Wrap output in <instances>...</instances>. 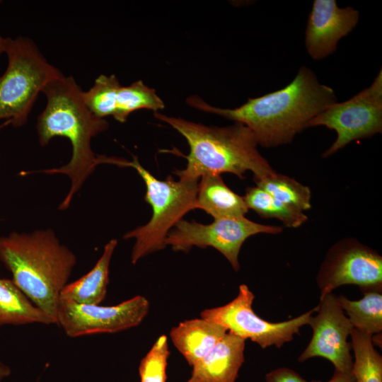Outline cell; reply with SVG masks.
<instances>
[{
    "mask_svg": "<svg viewBox=\"0 0 382 382\" xmlns=\"http://www.w3.org/2000/svg\"><path fill=\"white\" fill-rule=\"evenodd\" d=\"M186 102L199 110L245 125L258 144L274 147L291 142L310 120L337 102V98L332 88L320 83L314 72L303 66L286 86L248 98L234 109L212 106L197 96L187 98Z\"/></svg>",
    "mask_w": 382,
    "mask_h": 382,
    "instance_id": "1",
    "label": "cell"
},
{
    "mask_svg": "<svg viewBox=\"0 0 382 382\" xmlns=\"http://www.w3.org/2000/svg\"><path fill=\"white\" fill-rule=\"evenodd\" d=\"M83 91L72 76L64 74L50 81L42 93L46 106L37 119L36 129L42 146L56 137L67 138L72 147L70 161L64 166L45 169L47 174H64L71 181L69 192L59 206L65 210L74 195L89 175L101 163L129 167V161L116 157L96 155L91 149V139L108 128L104 118L94 115L83 99Z\"/></svg>",
    "mask_w": 382,
    "mask_h": 382,
    "instance_id": "2",
    "label": "cell"
},
{
    "mask_svg": "<svg viewBox=\"0 0 382 382\" xmlns=\"http://www.w3.org/2000/svg\"><path fill=\"white\" fill-rule=\"evenodd\" d=\"M77 259L51 228L0 236V262L12 281L57 324V304Z\"/></svg>",
    "mask_w": 382,
    "mask_h": 382,
    "instance_id": "3",
    "label": "cell"
},
{
    "mask_svg": "<svg viewBox=\"0 0 382 382\" xmlns=\"http://www.w3.org/2000/svg\"><path fill=\"white\" fill-rule=\"evenodd\" d=\"M154 116L170 125L188 143L190 153L185 156L187 165L174 173L179 179L198 180L204 175L228 173L243 180L250 170L255 181L275 172L259 153L253 132L242 123L206 126L158 112H154Z\"/></svg>",
    "mask_w": 382,
    "mask_h": 382,
    "instance_id": "4",
    "label": "cell"
},
{
    "mask_svg": "<svg viewBox=\"0 0 382 382\" xmlns=\"http://www.w3.org/2000/svg\"><path fill=\"white\" fill-rule=\"evenodd\" d=\"M129 167L143 179L146 188L144 199L152 209L148 223L123 236L124 239H135L131 261L136 264L143 257L163 249L170 229L188 212L196 209L198 180L176 181L171 176L159 180L139 163L137 156L129 161Z\"/></svg>",
    "mask_w": 382,
    "mask_h": 382,
    "instance_id": "5",
    "label": "cell"
},
{
    "mask_svg": "<svg viewBox=\"0 0 382 382\" xmlns=\"http://www.w3.org/2000/svg\"><path fill=\"white\" fill-rule=\"evenodd\" d=\"M8 64L0 76V120L24 125L38 95L51 80L63 74L51 64L27 37H6Z\"/></svg>",
    "mask_w": 382,
    "mask_h": 382,
    "instance_id": "6",
    "label": "cell"
},
{
    "mask_svg": "<svg viewBox=\"0 0 382 382\" xmlns=\"http://www.w3.org/2000/svg\"><path fill=\"white\" fill-rule=\"evenodd\" d=\"M254 294L245 284H241L238 293L229 303L208 308L200 313L201 318L216 323L228 332L245 340L250 339L262 348L275 346L277 348L300 335V329L308 325L317 306L289 320L272 323L257 316L252 308Z\"/></svg>",
    "mask_w": 382,
    "mask_h": 382,
    "instance_id": "7",
    "label": "cell"
},
{
    "mask_svg": "<svg viewBox=\"0 0 382 382\" xmlns=\"http://www.w3.org/2000/svg\"><path fill=\"white\" fill-rule=\"evenodd\" d=\"M325 126L337 139L322 157L336 153L352 141L382 132V70L371 85L350 99L328 106L307 124L306 128Z\"/></svg>",
    "mask_w": 382,
    "mask_h": 382,
    "instance_id": "8",
    "label": "cell"
},
{
    "mask_svg": "<svg viewBox=\"0 0 382 382\" xmlns=\"http://www.w3.org/2000/svg\"><path fill=\"white\" fill-rule=\"evenodd\" d=\"M280 226L254 222L243 216L215 219L209 224L181 219L169 232L166 245L175 251L188 252L193 246L212 247L219 251L237 272L238 255L245 241L257 233L277 234Z\"/></svg>",
    "mask_w": 382,
    "mask_h": 382,
    "instance_id": "9",
    "label": "cell"
},
{
    "mask_svg": "<svg viewBox=\"0 0 382 382\" xmlns=\"http://www.w3.org/2000/svg\"><path fill=\"white\" fill-rule=\"evenodd\" d=\"M322 297L345 284L362 292L382 291V257L353 238L342 239L328 250L316 276Z\"/></svg>",
    "mask_w": 382,
    "mask_h": 382,
    "instance_id": "10",
    "label": "cell"
},
{
    "mask_svg": "<svg viewBox=\"0 0 382 382\" xmlns=\"http://www.w3.org/2000/svg\"><path fill=\"white\" fill-rule=\"evenodd\" d=\"M149 308V303L142 296L111 306L81 304L59 299L57 325L70 337L115 333L140 324Z\"/></svg>",
    "mask_w": 382,
    "mask_h": 382,
    "instance_id": "11",
    "label": "cell"
},
{
    "mask_svg": "<svg viewBox=\"0 0 382 382\" xmlns=\"http://www.w3.org/2000/svg\"><path fill=\"white\" fill-rule=\"evenodd\" d=\"M317 312L308 323L313 330L312 337L298 361L323 357L333 364L335 371L351 374L353 358L347 337L354 327L340 307L337 296L330 293L320 297Z\"/></svg>",
    "mask_w": 382,
    "mask_h": 382,
    "instance_id": "12",
    "label": "cell"
},
{
    "mask_svg": "<svg viewBox=\"0 0 382 382\" xmlns=\"http://www.w3.org/2000/svg\"><path fill=\"white\" fill-rule=\"evenodd\" d=\"M83 98L89 110L96 116L104 119L112 116L121 123L125 122L132 112L140 109L155 112L165 108L156 91L146 86L141 80L123 86L114 74L98 76L92 87L83 91Z\"/></svg>",
    "mask_w": 382,
    "mask_h": 382,
    "instance_id": "13",
    "label": "cell"
},
{
    "mask_svg": "<svg viewBox=\"0 0 382 382\" xmlns=\"http://www.w3.org/2000/svg\"><path fill=\"white\" fill-rule=\"evenodd\" d=\"M359 18L353 7L340 8L335 0H315L305 32L310 57L320 60L334 53L339 40L356 27Z\"/></svg>",
    "mask_w": 382,
    "mask_h": 382,
    "instance_id": "14",
    "label": "cell"
},
{
    "mask_svg": "<svg viewBox=\"0 0 382 382\" xmlns=\"http://www.w3.org/2000/svg\"><path fill=\"white\" fill-rule=\"evenodd\" d=\"M245 340L227 332L194 364L187 382H235L244 361Z\"/></svg>",
    "mask_w": 382,
    "mask_h": 382,
    "instance_id": "15",
    "label": "cell"
},
{
    "mask_svg": "<svg viewBox=\"0 0 382 382\" xmlns=\"http://www.w3.org/2000/svg\"><path fill=\"white\" fill-rule=\"evenodd\" d=\"M223 326L203 318L186 320L173 328L170 337L190 366L204 357L226 335Z\"/></svg>",
    "mask_w": 382,
    "mask_h": 382,
    "instance_id": "16",
    "label": "cell"
},
{
    "mask_svg": "<svg viewBox=\"0 0 382 382\" xmlns=\"http://www.w3.org/2000/svg\"><path fill=\"white\" fill-rule=\"evenodd\" d=\"M195 207L214 219L243 216L249 209L243 197L231 190L219 174H207L200 178Z\"/></svg>",
    "mask_w": 382,
    "mask_h": 382,
    "instance_id": "17",
    "label": "cell"
},
{
    "mask_svg": "<svg viewBox=\"0 0 382 382\" xmlns=\"http://www.w3.org/2000/svg\"><path fill=\"white\" fill-rule=\"evenodd\" d=\"M117 244L116 239L110 240L94 267L79 279L68 283L59 299L81 304H100L106 296L110 262Z\"/></svg>",
    "mask_w": 382,
    "mask_h": 382,
    "instance_id": "18",
    "label": "cell"
},
{
    "mask_svg": "<svg viewBox=\"0 0 382 382\" xmlns=\"http://www.w3.org/2000/svg\"><path fill=\"white\" fill-rule=\"evenodd\" d=\"M55 324L35 305L12 279L0 278V326L5 325Z\"/></svg>",
    "mask_w": 382,
    "mask_h": 382,
    "instance_id": "19",
    "label": "cell"
},
{
    "mask_svg": "<svg viewBox=\"0 0 382 382\" xmlns=\"http://www.w3.org/2000/svg\"><path fill=\"white\" fill-rule=\"evenodd\" d=\"M359 300L337 296V301L353 327L372 335L382 331V291H364Z\"/></svg>",
    "mask_w": 382,
    "mask_h": 382,
    "instance_id": "20",
    "label": "cell"
},
{
    "mask_svg": "<svg viewBox=\"0 0 382 382\" xmlns=\"http://www.w3.org/2000/svg\"><path fill=\"white\" fill-rule=\"evenodd\" d=\"M350 336L354 354L352 374L356 382H382V357L374 347L373 335L354 328Z\"/></svg>",
    "mask_w": 382,
    "mask_h": 382,
    "instance_id": "21",
    "label": "cell"
},
{
    "mask_svg": "<svg viewBox=\"0 0 382 382\" xmlns=\"http://www.w3.org/2000/svg\"><path fill=\"white\" fill-rule=\"evenodd\" d=\"M243 198L248 209L262 218L279 219L286 227L297 228L308 219L303 212L282 203L257 186L248 187Z\"/></svg>",
    "mask_w": 382,
    "mask_h": 382,
    "instance_id": "22",
    "label": "cell"
},
{
    "mask_svg": "<svg viewBox=\"0 0 382 382\" xmlns=\"http://www.w3.org/2000/svg\"><path fill=\"white\" fill-rule=\"evenodd\" d=\"M254 182L258 187L289 207L301 212L311 208V190L294 178L274 172Z\"/></svg>",
    "mask_w": 382,
    "mask_h": 382,
    "instance_id": "23",
    "label": "cell"
},
{
    "mask_svg": "<svg viewBox=\"0 0 382 382\" xmlns=\"http://www.w3.org/2000/svg\"><path fill=\"white\" fill-rule=\"evenodd\" d=\"M169 355L167 337L161 335L140 361L139 374L141 382H166Z\"/></svg>",
    "mask_w": 382,
    "mask_h": 382,
    "instance_id": "24",
    "label": "cell"
},
{
    "mask_svg": "<svg viewBox=\"0 0 382 382\" xmlns=\"http://www.w3.org/2000/svg\"><path fill=\"white\" fill-rule=\"evenodd\" d=\"M265 382H308L293 369L279 367L266 374Z\"/></svg>",
    "mask_w": 382,
    "mask_h": 382,
    "instance_id": "25",
    "label": "cell"
},
{
    "mask_svg": "<svg viewBox=\"0 0 382 382\" xmlns=\"http://www.w3.org/2000/svg\"><path fill=\"white\" fill-rule=\"evenodd\" d=\"M311 382H323L320 381H313ZM325 382H356V380L351 374H345L337 371H334L333 375L331 378Z\"/></svg>",
    "mask_w": 382,
    "mask_h": 382,
    "instance_id": "26",
    "label": "cell"
},
{
    "mask_svg": "<svg viewBox=\"0 0 382 382\" xmlns=\"http://www.w3.org/2000/svg\"><path fill=\"white\" fill-rule=\"evenodd\" d=\"M10 374V368L3 362L0 361V381H2L4 378L9 376Z\"/></svg>",
    "mask_w": 382,
    "mask_h": 382,
    "instance_id": "27",
    "label": "cell"
},
{
    "mask_svg": "<svg viewBox=\"0 0 382 382\" xmlns=\"http://www.w3.org/2000/svg\"><path fill=\"white\" fill-rule=\"evenodd\" d=\"M6 45V38L0 35V55L5 52Z\"/></svg>",
    "mask_w": 382,
    "mask_h": 382,
    "instance_id": "28",
    "label": "cell"
}]
</instances>
